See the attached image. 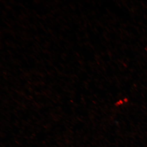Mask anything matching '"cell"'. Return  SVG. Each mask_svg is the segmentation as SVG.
<instances>
[]
</instances>
